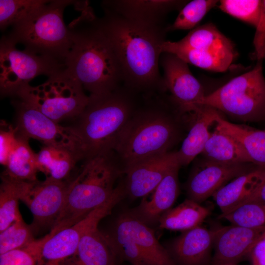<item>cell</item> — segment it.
<instances>
[{
    "instance_id": "29",
    "label": "cell",
    "mask_w": 265,
    "mask_h": 265,
    "mask_svg": "<svg viewBox=\"0 0 265 265\" xmlns=\"http://www.w3.org/2000/svg\"><path fill=\"white\" fill-rule=\"evenodd\" d=\"M17 135V143L9 156L2 176L18 181H36L39 171L36 154L30 147L28 138Z\"/></svg>"
},
{
    "instance_id": "13",
    "label": "cell",
    "mask_w": 265,
    "mask_h": 265,
    "mask_svg": "<svg viewBox=\"0 0 265 265\" xmlns=\"http://www.w3.org/2000/svg\"><path fill=\"white\" fill-rule=\"evenodd\" d=\"M13 101L17 110L18 134L42 142L46 146L70 149L79 156L76 141L68 127H63L36 107L20 98Z\"/></svg>"
},
{
    "instance_id": "19",
    "label": "cell",
    "mask_w": 265,
    "mask_h": 265,
    "mask_svg": "<svg viewBox=\"0 0 265 265\" xmlns=\"http://www.w3.org/2000/svg\"><path fill=\"white\" fill-rule=\"evenodd\" d=\"M185 0H108L102 3L103 10L113 12L134 23L151 27L167 26L164 24L166 15L180 9Z\"/></svg>"
},
{
    "instance_id": "23",
    "label": "cell",
    "mask_w": 265,
    "mask_h": 265,
    "mask_svg": "<svg viewBox=\"0 0 265 265\" xmlns=\"http://www.w3.org/2000/svg\"><path fill=\"white\" fill-rule=\"evenodd\" d=\"M162 53H167L177 56L187 64L216 72H223L230 67L237 56L234 45L215 50L200 51L175 48L165 41L161 46Z\"/></svg>"
},
{
    "instance_id": "25",
    "label": "cell",
    "mask_w": 265,
    "mask_h": 265,
    "mask_svg": "<svg viewBox=\"0 0 265 265\" xmlns=\"http://www.w3.org/2000/svg\"><path fill=\"white\" fill-rule=\"evenodd\" d=\"M215 124V129L228 134L240 144L252 164L265 167V130L231 123L224 119L221 114Z\"/></svg>"
},
{
    "instance_id": "11",
    "label": "cell",
    "mask_w": 265,
    "mask_h": 265,
    "mask_svg": "<svg viewBox=\"0 0 265 265\" xmlns=\"http://www.w3.org/2000/svg\"><path fill=\"white\" fill-rule=\"evenodd\" d=\"M7 36L0 42V90L1 96L16 97L39 75L48 77L66 69L65 65L53 58L25 49L20 51Z\"/></svg>"
},
{
    "instance_id": "36",
    "label": "cell",
    "mask_w": 265,
    "mask_h": 265,
    "mask_svg": "<svg viewBox=\"0 0 265 265\" xmlns=\"http://www.w3.org/2000/svg\"><path fill=\"white\" fill-rule=\"evenodd\" d=\"M219 8L224 12L256 27L262 11L261 0H222Z\"/></svg>"
},
{
    "instance_id": "1",
    "label": "cell",
    "mask_w": 265,
    "mask_h": 265,
    "mask_svg": "<svg viewBox=\"0 0 265 265\" xmlns=\"http://www.w3.org/2000/svg\"><path fill=\"white\" fill-rule=\"evenodd\" d=\"M104 11L99 21L120 62L124 84L136 92L165 90L159 65L167 26H148Z\"/></svg>"
},
{
    "instance_id": "33",
    "label": "cell",
    "mask_w": 265,
    "mask_h": 265,
    "mask_svg": "<svg viewBox=\"0 0 265 265\" xmlns=\"http://www.w3.org/2000/svg\"><path fill=\"white\" fill-rule=\"evenodd\" d=\"M19 200L12 180L2 176L0 186V232L22 218L19 210Z\"/></svg>"
},
{
    "instance_id": "15",
    "label": "cell",
    "mask_w": 265,
    "mask_h": 265,
    "mask_svg": "<svg viewBox=\"0 0 265 265\" xmlns=\"http://www.w3.org/2000/svg\"><path fill=\"white\" fill-rule=\"evenodd\" d=\"M160 64L163 70L164 85L171 93V100L182 113L192 111L206 95L188 64L173 54L163 53Z\"/></svg>"
},
{
    "instance_id": "32",
    "label": "cell",
    "mask_w": 265,
    "mask_h": 265,
    "mask_svg": "<svg viewBox=\"0 0 265 265\" xmlns=\"http://www.w3.org/2000/svg\"><path fill=\"white\" fill-rule=\"evenodd\" d=\"M218 2V0H194L186 3L174 23L167 26V32L193 28Z\"/></svg>"
},
{
    "instance_id": "37",
    "label": "cell",
    "mask_w": 265,
    "mask_h": 265,
    "mask_svg": "<svg viewBox=\"0 0 265 265\" xmlns=\"http://www.w3.org/2000/svg\"><path fill=\"white\" fill-rule=\"evenodd\" d=\"M18 141L17 130L15 127L1 121L0 131V163L6 165L9 156Z\"/></svg>"
},
{
    "instance_id": "27",
    "label": "cell",
    "mask_w": 265,
    "mask_h": 265,
    "mask_svg": "<svg viewBox=\"0 0 265 265\" xmlns=\"http://www.w3.org/2000/svg\"><path fill=\"white\" fill-rule=\"evenodd\" d=\"M39 171L46 178L57 181H65L81 160L74 151L65 148L46 146L36 154Z\"/></svg>"
},
{
    "instance_id": "43",
    "label": "cell",
    "mask_w": 265,
    "mask_h": 265,
    "mask_svg": "<svg viewBox=\"0 0 265 265\" xmlns=\"http://www.w3.org/2000/svg\"><path fill=\"white\" fill-rule=\"evenodd\" d=\"M237 265V264H227V265Z\"/></svg>"
},
{
    "instance_id": "24",
    "label": "cell",
    "mask_w": 265,
    "mask_h": 265,
    "mask_svg": "<svg viewBox=\"0 0 265 265\" xmlns=\"http://www.w3.org/2000/svg\"><path fill=\"white\" fill-rule=\"evenodd\" d=\"M116 256L106 235L97 228L81 239L75 253L66 265H111Z\"/></svg>"
},
{
    "instance_id": "22",
    "label": "cell",
    "mask_w": 265,
    "mask_h": 265,
    "mask_svg": "<svg viewBox=\"0 0 265 265\" xmlns=\"http://www.w3.org/2000/svg\"><path fill=\"white\" fill-rule=\"evenodd\" d=\"M265 179V167L256 166L235 178L212 196L221 214L230 212L243 204Z\"/></svg>"
},
{
    "instance_id": "6",
    "label": "cell",
    "mask_w": 265,
    "mask_h": 265,
    "mask_svg": "<svg viewBox=\"0 0 265 265\" xmlns=\"http://www.w3.org/2000/svg\"><path fill=\"white\" fill-rule=\"evenodd\" d=\"M77 1L49 0L12 26L7 37L37 54L65 64L72 46L71 32L63 21L65 8Z\"/></svg>"
},
{
    "instance_id": "30",
    "label": "cell",
    "mask_w": 265,
    "mask_h": 265,
    "mask_svg": "<svg viewBox=\"0 0 265 265\" xmlns=\"http://www.w3.org/2000/svg\"><path fill=\"white\" fill-rule=\"evenodd\" d=\"M166 42L169 45L173 47L203 51L234 45L212 23L206 24L194 28L178 41Z\"/></svg>"
},
{
    "instance_id": "21",
    "label": "cell",
    "mask_w": 265,
    "mask_h": 265,
    "mask_svg": "<svg viewBox=\"0 0 265 265\" xmlns=\"http://www.w3.org/2000/svg\"><path fill=\"white\" fill-rule=\"evenodd\" d=\"M185 114H188L190 122L188 133L179 150L176 151L181 166L188 165L201 154L211 134L209 129L221 113L211 106L198 105Z\"/></svg>"
},
{
    "instance_id": "31",
    "label": "cell",
    "mask_w": 265,
    "mask_h": 265,
    "mask_svg": "<svg viewBox=\"0 0 265 265\" xmlns=\"http://www.w3.org/2000/svg\"><path fill=\"white\" fill-rule=\"evenodd\" d=\"M49 0H0V28L4 30L27 17Z\"/></svg>"
},
{
    "instance_id": "17",
    "label": "cell",
    "mask_w": 265,
    "mask_h": 265,
    "mask_svg": "<svg viewBox=\"0 0 265 265\" xmlns=\"http://www.w3.org/2000/svg\"><path fill=\"white\" fill-rule=\"evenodd\" d=\"M214 237V230L201 225L182 232L163 245L176 265H209Z\"/></svg>"
},
{
    "instance_id": "44",
    "label": "cell",
    "mask_w": 265,
    "mask_h": 265,
    "mask_svg": "<svg viewBox=\"0 0 265 265\" xmlns=\"http://www.w3.org/2000/svg\"><path fill=\"white\" fill-rule=\"evenodd\" d=\"M264 58H265V53Z\"/></svg>"
},
{
    "instance_id": "38",
    "label": "cell",
    "mask_w": 265,
    "mask_h": 265,
    "mask_svg": "<svg viewBox=\"0 0 265 265\" xmlns=\"http://www.w3.org/2000/svg\"><path fill=\"white\" fill-rule=\"evenodd\" d=\"M37 263L34 256L25 248L0 255V265H36Z\"/></svg>"
},
{
    "instance_id": "41",
    "label": "cell",
    "mask_w": 265,
    "mask_h": 265,
    "mask_svg": "<svg viewBox=\"0 0 265 265\" xmlns=\"http://www.w3.org/2000/svg\"><path fill=\"white\" fill-rule=\"evenodd\" d=\"M250 202L265 203V179L243 204Z\"/></svg>"
},
{
    "instance_id": "45",
    "label": "cell",
    "mask_w": 265,
    "mask_h": 265,
    "mask_svg": "<svg viewBox=\"0 0 265 265\" xmlns=\"http://www.w3.org/2000/svg\"></svg>"
},
{
    "instance_id": "20",
    "label": "cell",
    "mask_w": 265,
    "mask_h": 265,
    "mask_svg": "<svg viewBox=\"0 0 265 265\" xmlns=\"http://www.w3.org/2000/svg\"><path fill=\"white\" fill-rule=\"evenodd\" d=\"M181 167L179 164L173 166L151 193L150 199L143 197L137 206L127 211L151 228L158 226L161 216L172 208L179 196Z\"/></svg>"
},
{
    "instance_id": "26",
    "label": "cell",
    "mask_w": 265,
    "mask_h": 265,
    "mask_svg": "<svg viewBox=\"0 0 265 265\" xmlns=\"http://www.w3.org/2000/svg\"><path fill=\"white\" fill-rule=\"evenodd\" d=\"M210 214L208 208L187 198L165 212L158 227L161 229L183 232L201 226Z\"/></svg>"
},
{
    "instance_id": "40",
    "label": "cell",
    "mask_w": 265,
    "mask_h": 265,
    "mask_svg": "<svg viewBox=\"0 0 265 265\" xmlns=\"http://www.w3.org/2000/svg\"><path fill=\"white\" fill-rule=\"evenodd\" d=\"M248 256L251 265H265V231L254 243Z\"/></svg>"
},
{
    "instance_id": "28",
    "label": "cell",
    "mask_w": 265,
    "mask_h": 265,
    "mask_svg": "<svg viewBox=\"0 0 265 265\" xmlns=\"http://www.w3.org/2000/svg\"><path fill=\"white\" fill-rule=\"evenodd\" d=\"M201 154L205 159L221 163H251L243 149L235 139L215 128Z\"/></svg>"
},
{
    "instance_id": "8",
    "label": "cell",
    "mask_w": 265,
    "mask_h": 265,
    "mask_svg": "<svg viewBox=\"0 0 265 265\" xmlns=\"http://www.w3.org/2000/svg\"><path fill=\"white\" fill-rule=\"evenodd\" d=\"M16 97L31 104L57 123L78 118L89 99L80 81L65 70L37 86H25Z\"/></svg>"
},
{
    "instance_id": "2",
    "label": "cell",
    "mask_w": 265,
    "mask_h": 265,
    "mask_svg": "<svg viewBox=\"0 0 265 265\" xmlns=\"http://www.w3.org/2000/svg\"><path fill=\"white\" fill-rule=\"evenodd\" d=\"M68 27L72 46L65 60V70L90 96L104 95L123 85V74L117 55L92 8L82 10Z\"/></svg>"
},
{
    "instance_id": "4",
    "label": "cell",
    "mask_w": 265,
    "mask_h": 265,
    "mask_svg": "<svg viewBox=\"0 0 265 265\" xmlns=\"http://www.w3.org/2000/svg\"><path fill=\"white\" fill-rule=\"evenodd\" d=\"M84 160L76 176L68 182L63 207L50 235L83 219L108 200L117 189L116 181L123 172L113 151Z\"/></svg>"
},
{
    "instance_id": "16",
    "label": "cell",
    "mask_w": 265,
    "mask_h": 265,
    "mask_svg": "<svg viewBox=\"0 0 265 265\" xmlns=\"http://www.w3.org/2000/svg\"><path fill=\"white\" fill-rule=\"evenodd\" d=\"M178 164L176 152L170 151L130 167L123 172L126 196L136 199L149 195L168 172Z\"/></svg>"
},
{
    "instance_id": "7",
    "label": "cell",
    "mask_w": 265,
    "mask_h": 265,
    "mask_svg": "<svg viewBox=\"0 0 265 265\" xmlns=\"http://www.w3.org/2000/svg\"><path fill=\"white\" fill-rule=\"evenodd\" d=\"M198 105L213 107L242 121L265 119V79L262 60L251 70L237 76L212 93Z\"/></svg>"
},
{
    "instance_id": "39",
    "label": "cell",
    "mask_w": 265,
    "mask_h": 265,
    "mask_svg": "<svg viewBox=\"0 0 265 265\" xmlns=\"http://www.w3.org/2000/svg\"><path fill=\"white\" fill-rule=\"evenodd\" d=\"M253 43L255 57L257 60H262L265 53V0H262L261 15L256 27Z\"/></svg>"
},
{
    "instance_id": "3",
    "label": "cell",
    "mask_w": 265,
    "mask_h": 265,
    "mask_svg": "<svg viewBox=\"0 0 265 265\" xmlns=\"http://www.w3.org/2000/svg\"><path fill=\"white\" fill-rule=\"evenodd\" d=\"M135 92L123 84L104 95H89L76 123L68 127L81 159L114 151L123 130L137 109Z\"/></svg>"
},
{
    "instance_id": "12",
    "label": "cell",
    "mask_w": 265,
    "mask_h": 265,
    "mask_svg": "<svg viewBox=\"0 0 265 265\" xmlns=\"http://www.w3.org/2000/svg\"><path fill=\"white\" fill-rule=\"evenodd\" d=\"M10 179L20 200L30 211L34 222L39 225H53L63 207L68 183L48 178L42 181Z\"/></svg>"
},
{
    "instance_id": "34",
    "label": "cell",
    "mask_w": 265,
    "mask_h": 265,
    "mask_svg": "<svg viewBox=\"0 0 265 265\" xmlns=\"http://www.w3.org/2000/svg\"><path fill=\"white\" fill-rule=\"evenodd\" d=\"M219 217L231 224L249 228L265 226V203H246Z\"/></svg>"
},
{
    "instance_id": "5",
    "label": "cell",
    "mask_w": 265,
    "mask_h": 265,
    "mask_svg": "<svg viewBox=\"0 0 265 265\" xmlns=\"http://www.w3.org/2000/svg\"><path fill=\"white\" fill-rule=\"evenodd\" d=\"M179 135L178 123L164 107L137 108L114 150L123 173L139 162L170 152Z\"/></svg>"
},
{
    "instance_id": "35",
    "label": "cell",
    "mask_w": 265,
    "mask_h": 265,
    "mask_svg": "<svg viewBox=\"0 0 265 265\" xmlns=\"http://www.w3.org/2000/svg\"><path fill=\"white\" fill-rule=\"evenodd\" d=\"M34 239L31 227L22 218L0 232V255L23 249Z\"/></svg>"
},
{
    "instance_id": "9",
    "label": "cell",
    "mask_w": 265,
    "mask_h": 265,
    "mask_svg": "<svg viewBox=\"0 0 265 265\" xmlns=\"http://www.w3.org/2000/svg\"><path fill=\"white\" fill-rule=\"evenodd\" d=\"M106 236L116 256L132 265H176L153 229L127 211L117 217Z\"/></svg>"
},
{
    "instance_id": "14",
    "label": "cell",
    "mask_w": 265,
    "mask_h": 265,
    "mask_svg": "<svg viewBox=\"0 0 265 265\" xmlns=\"http://www.w3.org/2000/svg\"><path fill=\"white\" fill-rule=\"evenodd\" d=\"M256 166L249 163L224 164L203 158L194 164L185 183L187 198L201 204L229 181Z\"/></svg>"
},
{
    "instance_id": "42",
    "label": "cell",
    "mask_w": 265,
    "mask_h": 265,
    "mask_svg": "<svg viewBox=\"0 0 265 265\" xmlns=\"http://www.w3.org/2000/svg\"><path fill=\"white\" fill-rule=\"evenodd\" d=\"M48 265H59L58 263H49Z\"/></svg>"
},
{
    "instance_id": "18",
    "label": "cell",
    "mask_w": 265,
    "mask_h": 265,
    "mask_svg": "<svg viewBox=\"0 0 265 265\" xmlns=\"http://www.w3.org/2000/svg\"><path fill=\"white\" fill-rule=\"evenodd\" d=\"M265 226L249 228L237 225L214 229L212 265L236 264L248 254Z\"/></svg>"
},
{
    "instance_id": "10",
    "label": "cell",
    "mask_w": 265,
    "mask_h": 265,
    "mask_svg": "<svg viewBox=\"0 0 265 265\" xmlns=\"http://www.w3.org/2000/svg\"><path fill=\"white\" fill-rule=\"evenodd\" d=\"M123 183L118 185L111 197L80 220L53 234H47L34 239L25 248L38 263L46 260L59 263L71 257L76 252L82 238L98 228L102 219L109 215L112 209L126 196Z\"/></svg>"
}]
</instances>
